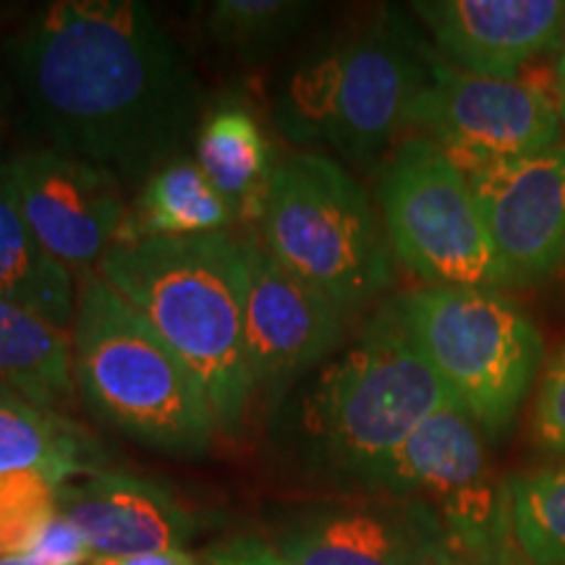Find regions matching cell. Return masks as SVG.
Here are the masks:
<instances>
[{"label": "cell", "mask_w": 565, "mask_h": 565, "mask_svg": "<svg viewBox=\"0 0 565 565\" xmlns=\"http://www.w3.org/2000/svg\"><path fill=\"white\" fill-rule=\"evenodd\" d=\"M532 435L540 448L565 461V345L542 374L532 412Z\"/></svg>", "instance_id": "d4e9b609"}, {"label": "cell", "mask_w": 565, "mask_h": 565, "mask_svg": "<svg viewBox=\"0 0 565 565\" xmlns=\"http://www.w3.org/2000/svg\"><path fill=\"white\" fill-rule=\"evenodd\" d=\"M259 228L265 249L338 307H362L391 286L393 249L385 228L364 189L328 154L278 160Z\"/></svg>", "instance_id": "8992f818"}, {"label": "cell", "mask_w": 565, "mask_h": 565, "mask_svg": "<svg viewBox=\"0 0 565 565\" xmlns=\"http://www.w3.org/2000/svg\"><path fill=\"white\" fill-rule=\"evenodd\" d=\"M0 385L63 414L74 398V338L21 303L0 299Z\"/></svg>", "instance_id": "ac0fdd59"}, {"label": "cell", "mask_w": 565, "mask_h": 565, "mask_svg": "<svg viewBox=\"0 0 565 565\" xmlns=\"http://www.w3.org/2000/svg\"><path fill=\"white\" fill-rule=\"evenodd\" d=\"M196 162L236 217H263L267 183L278 160L249 110L242 105L212 110L196 134Z\"/></svg>", "instance_id": "d6986e66"}, {"label": "cell", "mask_w": 565, "mask_h": 565, "mask_svg": "<svg viewBox=\"0 0 565 565\" xmlns=\"http://www.w3.org/2000/svg\"><path fill=\"white\" fill-rule=\"evenodd\" d=\"M433 508L456 555L492 563L511 547L505 482L492 471L487 435L454 401L429 414L370 477Z\"/></svg>", "instance_id": "9c48e42d"}, {"label": "cell", "mask_w": 565, "mask_h": 565, "mask_svg": "<svg viewBox=\"0 0 565 565\" xmlns=\"http://www.w3.org/2000/svg\"><path fill=\"white\" fill-rule=\"evenodd\" d=\"M377 200L393 254L427 286L490 291L511 286L469 175L433 139H406L393 152Z\"/></svg>", "instance_id": "ba28073f"}, {"label": "cell", "mask_w": 565, "mask_h": 565, "mask_svg": "<svg viewBox=\"0 0 565 565\" xmlns=\"http://www.w3.org/2000/svg\"><path fill=\"white\" fill-rule=\"evenodd\" d=\"M408 126L427 131L463 171L484 162L529 158L557 145L561 116L553 89L498 79L433 61Z\"/></svg>", "instance_id": "30bf717a"}, {"label": "cell", "mask_w": 565, "mask_h": 565, "mask_svg": "<svg viewBox=\"0 0 565 565\" xmlns=\"http://www.w3.org/2000/svg\"><path fill=\"white\" fill-rule=\"evenodd\" d=\"M17 82L55 150L150 179L192 131L200 84L150 6L58 0L9 42Z\"/></svg>", "instance_id": "6da1fadb"}, {"label": "cell", "mask_w": 565, "mask_h": 565, "mask_svg": "<svg viewBox=\"0 0 565 565\" xmlns=\"http://www.w3.org/2000/svg\"><path fill=\"white\" fill-rule=\"evenodd\" d=\"M275 550L286 565H458L422 500L317 508L282 529Z\"/></svg>", "instance_id": "5bb4252c"}, {"label": "cell", "mask_w": 565, "mask_h": 565, "mask_svg": "<svg viewBox=\"0 0 565 565\" xmlns=\"http://www.w3.org/2000/svg\"><path fill=\"white\" fill-rule=\"evenodd\" d=\"M97 275L175 351L233 433L257 393L246 349L244 252L228 233L113 244Z\"/></svg>", "instance_id": "7a4b0ae2"}, {"label": "cell", "mask_w": 565, "mask_h": 565, "mask_svg": "<svg viewBox=\"0 0 565 565\" xmlns=\"http://www.w3.org/2000/svg\"><path fill=\"white\" fill-rule=\"evenodd\" d=\"M553 100L557 108V116H561V126L565 129V40L563 45L557 47L555 66H553Z\"/></svg>", "instance_id": "f1b7e54d"}, {"label": "cell", "mask_w": 565, "mask_h": 565, "mask_svg": "<svg viewBox=\"0 0 565 565\" xmlns=\"http://www.w3.org/2000/svg\"><path fill=\"white\" fill-rule=\"evenodd\" d=\"M58 513L100 557L183 550L194 536V515L166 487L121 471L97 469L61 484Z\"/></svg>", "instance_id": "2e32d148"}, {"label": "cell", "mask_w": 565, "mask_h": 565, "mask_svg": "<svg viewBox=\"0 0 565 565\" xmlns=\"http://www.w3.org/2000/svg\"><path fill=\"white\" fill-rule=\"evenodd\" d=\"M202 565H286L275 545H267L254 536H242L228 545L215 547Z\"/></svg>", "instance_id": "4316f807"}, {"label": "cell", "mask_w": 565, "mask_h": 565, "mask_svg": "<svg viewBox=\"0 0 565 565\" xmlns=\"http://www.w3.org/2000/svg\"><path fill=\"white\" fill-rule=\"evenodd\" d=\"M433 58L395 21L335 42L296 71L278 103V126L299 145L351 160L380 158L408 126Z\"/></svg>", "instance_id": "5b68a950"}, {"label": "cell", "mask_w": 565, "mask_h": 565, "mask_svg": "<svg viewBox=\"0 0 565 565\" xmlns=\"http://www.w3.org/2000/svg\"><path fill=\"white\" fill-rule=\"evenodd\" d=\"M511 545L532 565H565V461L505 479Z\"/></svg>", "instance_id": "7402d4cb"}, {"label": "cell", "mask_w": 565, "mask_h": 565, "mask_svg": "<svg viewBox=\"0 0 565 565\" xmlns=\"http://www.w3.org/2000/svg\"><path fill=\"white\" fill-rule=\"evenodd\" d=\"M71 338L74 383L97 419L160 454L210 450L217 424L202 383L100 275L79 288Z\"/></svg>", "instance_id": "3957f363"}, {"label": "cell", "mask_w": 565, "mask_h": 565, "mask_svg": "<svg viewBox=\"0 0 565 565\" xmlns=\"http://www.w3.org/2000/svg\"><path fill=\"white\" fill-rule=\"evenodd\" d=\"M0 299L21 303L47 320L74 324V275L42 249L0 173Z\"/></svg>", "instance_id": "44dd1931"}, {"label": "cell", "mask_w": 565, "mask_h": 565, "mask_svg": "<svg viewBox=\"0 0 565 565\" xmlns=\"http://www.w3.org/2000/svg\"><path fill=\"white\" fill-rule=\"evenodd\" d=\"M242 252L246 349L254 387H282L341 343L345 309L282 267L265 244L242 238Z\"/></svg>", "instance_id": "7c38bea8"}, {"label": "cell", "mask_w": 565, "mask_h": 565, "mask_svg": "<svg viewBox=\"0 0 565 565\" xmlns=\"http://www.w3.org/2000/svg\"><path fill=\"white\" fill-rule=\"evenodd\" d=\"M448 398L406 333L395 303L341 356L324 364L294 406L303 454L370 482Z\"/></svg>", "instance_id": "277c9868"}, {"label": "cell", "mask_w": 565, "mask_h": 565, "mask_svg": "<svg viewBox=\"0 0 565 565\" xmlns=\"http://www.w3.org/2000/svg\"><path fill=\"white\" fill-rule=\"evenodd\" d=\"M0 565H34L30 557H0Z\"/></svg>", "instance_id": "f546056e"}, {"label": "cell", "mask_w": 565, "mask_h": 565, "mask_svg": "<svg viewBox=\"0 0 565 565\" xmlns=\"http://www.w3.org/2000/svg\"><path fill=\"white\" fill-rule=\"evenodd\" d=\"M58 513V484L40 471L0 475V557H24Z\"/></svg>", "instance_id": "cb8c5ba5"}, {"label": "cell", "mask_w": 565, "mask_h": 565, "mask_svg": "<svg viewBox=\"0 0 565 565\" xmlns=\"http://www.w3.org/2000/svg\"><path fill=\"white\" fill-rule=\"evenodd\" d=\"M412 9L440 51L479 76L515 79L565 40L561 0H422Z\"/></svg>", "instance_id": "9a60e30c"}, {"label": "cell", "mask_w": 565, "mask_h": 565, "mask_svg": "<svg viewBox=\"0 0 565 565\" xmlns=\"http://www.w3.org/2000/svg\"><path fill=\"white\" fill-rule=\"evenodd\" d=\"M309 6L296 0H217L210 6L212 40L242 58H259L280 47L307 19Z\"/></svg>", "instance_id": "603a6c76"}, {"label": "cell", "mask_w": 565, "mask_h": 565, "mask_svg": "<svg viewBox=\"0 0 565 565\" xmlns=\"http://www.w3.org/2000/svg\"><path fill=\"white\" fill-rule=\"evenodd\" d=\"M443 391L487 437L503 433L540 374V330L490 288L424 286L395 301Z\"/></svg>", "instance_id": "52a82bcc"}, {"label": "cell", "mask_w": 565, "mask_h": 565, "mask_svg": "<svg viewBox=\"0 0 565 565\" xmlns=\"http://www.w3.org/2000/svg\"><path fill=\"white\" fill-rule=\"evenodd\" d=\"M97 463L100 448L74 422L0 385V475L40 471L61 487Z\"/></svg>", "instance_id": "ffe728a7"}, {"label": "cell", "mask_w": 565, "mask_h": 565, "mask_svg": "<svg viewBox=\"0 0 565 565\" xmlns=\"http://www.w3.org/2000/svg\"><path fill=\"white\" fill-rule=\"evenodd\" d=\"M89 565H202L192 553L186 550H168V553H145V555H129V557H100Z\"/></svg>", "instance_id": "83f0119b"}, {"label": "cell", "mask_w": 565, "mask_h": 565, "mask_svg": "<svg viewBox=\"0 0 565 565\" xmlns=\"http://www.w3.org/2000/svg\"><path fill=\"white\" fill-rule=\"evenodd\" d=\"M463 173L511 286L547 278L565 263V145Z\"/></svg>", "instance_id": "4fadbf2b"}, {"label": "cell", "mask_w": 565, "mask_h": 565, "mask_svg": "<svg viewBox=\"0 0 565 565\" xmlns=\"http://www.w3.org/2000/svg\"><path fill=\"white\" fill-rule=\"evenodd\" d=\"M0 173L42 249L71 275L100 265L129 210L116 175L55 147L19 152Z\"/></svg>", "instance_id": "8fae6325"}, {"label": "cell", "mask_w": 565, "mask_h": 565, "mask_svg": "<svg viewBox=\"0 0 565 565\" xmlns=\"http://www.w3.org/2000/svg\"><path fill=\"white\" fill-rule=\"evenodd\" d=\"M0 141H3V95H0Z\"/></svg>", "instance_id": "4dcf8cb0"}, {"label": "cell", "mask_w": 565, "mask_h": 565, "mask_svg": "<svg viewBox=\"0 0 565 565\" xmlns=\"http://www.w3.org/2000/svg\"><path fill=\"white\" fill-rule=\"evenodd\" d=\"M233 221L236 212L212 186L200 162L175 158L145 181L137 202L126 210L116 244L207 236L223 233Z\"/></svg>", "instance_id": "e0dca14e"}, {"label": "cell", "mask_w": 565, "mask_h": 565, "mask_svg": "<svg viewBox=\"0 0 565 565\" xmlns=\"http://www.w3.org/2000/svg\"><path fill=\"white\" fill-rule=\"evenodd\" d=\"M24 557H30L34 565H89L95 561V553L79 529L55 513Z\"/></svg>", "instance_id": "484cf974"}]
</instances>
